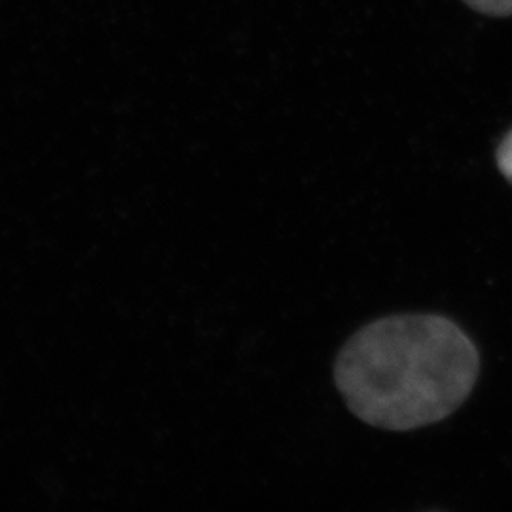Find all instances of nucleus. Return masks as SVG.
<instances>
[{"mask_svg": "<svg viewBox=\"0 0 512 512\" xmlns=\"http://www.w3.org/2000/svg\"><path fill=\"white\" fill-rule=\"evenodd\" d=\"M478 351L442 315H395L359 330L338 355L336 387L372 427L412 431L448 418L478 378Z\"/></svg>", "mask_w": 512, "mask_h": 512, "instance_id": "1", "label": "nucleus"}, {"mask_svg": "<svg viewBox=\"0 0 512 512\" xmlns=\"http://www.w3.org/2000/svg\"><path fill=\"white\" fill-rule=\"evenodd\" d=\"M497 165L503 177L512 183V129L497 148Z\"/></svg>", "mask_w": 512, "mask_h": 512, "instance_id": "3", "label": "nucleus"}, {"mask_svg": "<svg viewBox=\"0 0 512 512\" xmlns=\"http://www.w3.org/2000/svg\"><path fill=\"white\" fill-rule=\"evenodd\" d=\"M463 2L486 16H495V18L512 16V0H463Z\"/></svg>", "mask_w": 512, "mask_h": 512, "instance_id": "2", "label": "nucleus"}]
</instances>
